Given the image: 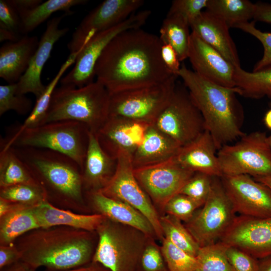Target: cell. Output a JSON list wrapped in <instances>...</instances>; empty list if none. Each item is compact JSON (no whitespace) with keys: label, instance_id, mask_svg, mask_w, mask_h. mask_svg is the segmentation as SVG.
Here are the masks:
<instances>
[{"label":"cell","instance_id":"30","mask_svg":"<svg viewBox=\"0 0 271 271\" xmlns=\"http://www.w3.org/2000/svg\"><path fill=\"white\" fill-rule=\"evenodd\" d=\"M189 28V23L181 17L167 14L160 30L162 43L173 47L180 62L188 57L191 34Z\"/></svg>","mask_w":271,"mask_h":271},{"label":"cell","instance_id":"41","mask_svg":"<svg viewBox=\"0 0 271 271\" xmlns=\"http://www.w3.org/2000/svg\"><path fill=\"white\" fill-rule=\"evenodd\" d=\"M201 206L200 203L189 197L179 193L169 200L164 209L168 215L188 222L194 216L195 210Z\"/></svg>","mask_w":271,"mask_h":271},{"label":"cell","instance_id":"5","mask_svg":"<svg viewBox=\"0 0 271 271\" xmlns=\"http://www.w3.org/2000/svg\"><path fill=\"white\" fill-rule=\"evenodd\" d=\"M110 94L97 81L81 87L60 86L52 94L41 124L70 120L85 124L96 133L109 116Z\"/></svg>","mask_w":271,"mask_h":271},{"label":"cell","instance_id":"19","mask_svg":"<svg viewBox=\"0 0 271 271\" xmlns=\"http://www.w3.org/2000/svg\"><path fill=\"white\" fill-rule=\"evenodd\" d=\"M66 14L49 20L45 32L39 40L38 48L33 56L25 73L17 84V92L26 95L31 93L38 99L44 92L46 86L41 80L43 67L50 57L55 44L69 31L68 28H60L62 19Z\"/></svg>","mask_w":271,"mask_h":271},{"label":"cell","instance_id":"3","mask_svg":"<svg viewBox=\"0 0 271 271\" xmlns=\"http://www.w3.org/2000/svg\"><path fill=\"white\" fill-rule=\"evenodd\" d=\"M13 148L43 189L49 203L60 208L88 214L82 169L76 161L50 150Z\"/></svg>","mask_w":271,"mask_h":271},{"label":"cell","instance_id":"52","mask_svg":"<svg viewBox=\"0 0 271 271\" xmlns=\"http://www.w3.org/2000/svg\"><path fill=\"white\" fill-rule=\"evenodd\" d=\"M24 36L9 31L4 28H0V42L5 41L8 42H16L20 40Z\"/></svg>","mask_w":271,"mask_h":271},{"label":"cell","instance_id":"24","mask_svg":"<svg viewBox=\"0 0 271 271\" xmlns=\"http://www.w3.org/2000/svg\"><path fill=\"white\" fill-rule=\"evenodd\" d=\"M194 33L218 51L235 67H240L236 46L230 35L228 26L209 11H202L190 24Z\"/></svg>","mask_w":271,"mask_h":271},{"label":"cell","instance_id":"42","mask_svg":"<svg viewBox=\"0 0 271 271\" xmlns=\"http://www.w3.org/2000/svg\"><path fill=\"white\" fill-rule=\"evenodd\" d=\"M236 28L250 34L258 40L263 48L262 58L254 65L252 72L261 71L271 67V32H264L257 29L255 23L245 22L238 24Z\"/></svg>","mask_w":271,"mask_h":271},{"label":"cell","instance_id":"54","mask_svg":"<svg viewBox=\"0 0 271 271\" xmlns=\"http://www.w3.org/2000/svg\"><path fill=\"white\" fill-rule=\"evenodd\" d=\"M257 271H271V255L259 259Z\"/></svg>","mask_w":271,"mask_h":271},{"label":"cell","instance_id":"23","mask_svg":"<svg viewBox=\"0 0 271 271\" xmlns=\"http://www.w3.org/2000/svg\"><path fill=\"white\" fill-rule=\"evenodd\" d=\"M117 159L102 149L96 133L90 131L86 156L82 168V180L85 193L103 189L113 176Z\"/></svg>","mask_w":271,"mask_h":271},{"label":"cell","instance_id":"29","mask_svg":"<svg viewBox=\"0 0 271 271\" xmlns=\"http://www.w3.org/2000/svg\"><path fill=\"white\" fill-rule=\"evenodd\" d=\"M255 9V3L248 0H208L206 10L235 28L253 19Z\"/></svg>","mask_w":271,"mask_h":271},{"label":"cell","instance_id":"22","mask_svg":"<svg viewBox=\"0 0 271 271\" xmlns=\"http://www.w3.org/2000/svg\"><path fill=\"white\" fill-rule=\"evenodd\" d=\"M217 150L211 134L205 130L195 140L182 147L174 159L183 168L194 173L221 177L223 175Z\"/></svg>","mask_w":271,"mask_h":271},{"label":"cell","instance_id":"6","mask_svg":"<svg viewBox=\"0 0 271 271\" xmlns=\"http://www.w3.org/2000/svg\"><path fill=\"white\" fill-rule=\"evenodd\" d=\"M80 122L62 120L46 123L15 133L1 142V148L27 147L55 151L83 166L90 132Z\"/></svg>","mask_w":271,"mask_h":271},{"label":"cell","instance_id":"55","mask_svg":"<svg viewBox=\"0 0 271 271\" xmlns=\"http://www.w3.org/2000/svg\"><path fill=\"white\" fill-rule=\"evenodd\" d=\"M254 179L265 185L271 190V174L263 177H255Z\"/></svg>","mask_w":271,"mask_h":271},{"label":"cell","instance_id":"57","mask_svg":"<svg viewBox=\"0 0 271 271\" xmlns=\"http://www.w3.org/2000/svg\"><path fill=\"white\" fill-rule=\"evenodd\" d=\"M268 141L271 149V135L268 137Z\"/></svg>","mask_w":271,"mask_h":271},{"label":"cell","instance_id":"37","mask_svg":"<svg viewBox=\"0 0 271 271\" xmlns=\"http://www.w3.org/2000/svg\"><path fill=\"white\" fill-rule=\"evenodd\" d=\"M196 258L195 271H233L220 242L200 247Z\"/></svg>","mask_w":271,"mask_h":271},{"label":"cell","instance_id":"28","mask_svg":"<svg viewBox=\"0 0 271 271\" xmlns=\"http://www.w3.org/2000/svg\"><path fill=\"white\" fill-rule=\"evenodd\" d=\"M34 207L22 204L0 217V245L14 244L22 235L40 227Z\"/></svg>","mask_w":271,"mask_h":271},{"label":"cell","instance_id":"20","mask_svg":"<svg viewBox=\"0 0 271 271\" xmlns=\"http://www.w3.org/2000/svg\"><path fill=\"white\" fill-rule=\"evenodd\" d=\"M188 58L193 71L202 77L225 87H235L236 67L193 32L190 34Z\"/></svg>","mask_w":271,"mask_h":271},{"label":"cell","instance_id":"17","mask_svg":"<svg viewBox=\"0 0 271 271\" xmlns=\"http://www.w3.org/2000/svg\"><path fill=\"white\" fill-rule=\"evenodd\" d=\"M260 259L271 255V217H235L219 241Z\"/></svg>","mask_w":271,"mask_h":271},{"label":"cell","instance_id":"48","mask_svg":"<svg viewBox=\"0 0 271 271\" xmlns=\"http://www.w3.org/2000/svg\"><path fill=\"white\" fill-rule=\"evenodd\" d=\"M21 255L15 244L0 245V269L21 260Z\"/></svg>","mask_w":271,"mask_h":271},{"label":"cell","instance_id":"12","mask_svg":"<svg viewBox=\"0 0 271 271\" xmlns=\"http://www.w3.org/2000/svg\"><path fill=\"white\" fill-rule=\"evenodd\" d=\"M151 14L149 10L133 14L122 23L92 37L79 50L74 66L61 79V85L79 88L94 82L96 63L106 46L121 32L140 28Z\"/></svg>","mask_w":271,"mask_h":271},{"label":"cell","instance_id":"36","mask_svg":"<svg viewBox=\"0 0 271 271\" xmlns=\"http://www.w3.org/2000/svg\"><path fill=\"white\" fill-rule=\"evenodd\" d=\"M0 198L31 206L47 201L43 189L38 184H20L0 187Z\"/></svg>","mask_w":271,"mask_h":271},{"label":"cell","instance_id":"13","mask_svg":"<svg viewBox=\"0 0 271 271\" xmlns=\"http://www.w3.org/2000/svg\"><path fill=\"white\" fill-rule=\"evenodd\" d=\"M115 173L101 191L105 195L126 203L144 215L152 224L159 238H164L160 217L151 200L142 188L134 174L131 156L121 153L117 157Z\"/></svg>","mask_w":271,"mask_h":271},{"label":"cell","instance_id":"45","mask_svg":"<svg viewBox=\"0 0 271 271\" xmlns=\"http://www.w3.org/2000/svg\"><path fill=\"white\" fill-rule=\"evenodd\" d=\"M207 3L208 0H175L167 14L179 16L190 25L206 8Z\"/></svg>","mask_w":271,"mask_h":271},{"label":"cell","instance_id":"43","mask_svg":"<svg viewBox=\"0 0 271 271\" xmlns=\"http://www.w3.org/2000/svg\"><path fill=\"white\" fill-rule=\"evenodd\" d=\"M136 271H169L161 249L151 242L142 251Z\"/></svg>","mask_w":271,"mask_h":271},{"label":"cell","instance_id":"31","mask_svg":"<svg viewBox=\"0 0 271 271\" xmlns=\"http://www.w3.org/2000/svg\"><path fill=\"white\" fill-rule=\"evenodd\" d=\"M85 0H48L42 2L32 10L20 16V32L23 36L28 35L46 21L53 13L63 11L71 15L72 7L86 4Z\"/></svg>","mask_w":271,"mask_h":271},{"label":"cell","instance_id":"7","mask_svg":"<svg viewBox=\"0 0 271 271\" xmlns=\"http://www.w3.org/2000/svg\"><path fill=\"white\" fill-rule=\"evenodd\" d=\"M122 225L105 218L96 230L98 240L92 261L110 271H136L143 241Z\"/></svg>","mask_w":271,"mask_h":271},{"label":"cell","instance_id":"46","mask_svg":"<svg viewBox=\"0 0 271 271\" xmlns=\"http://www.w3.org/2000/svg\"><path fill=\"white\" fill-rule=\"evenodd\" d=\"M21 23L20 16L8 0H1L0 28L22 35Z\"/></svg>","mask_w":271,"mask_h":271},{"label":"cell","instance_id":"26","mask_svg":"<svg viewBox=\"0 0 271 271\" xmlns=\"http://www.w3.org/2000/svg\"><path fill=\"white\" fill-rule=\"evenodd\" d=\"M181 147L153 124L131 157L134 169L161 164L174 158Z\"/></svg>","mask_w":271,"mask_h":271},{"label":"cell","instance_id":"18","mask_svg":"<svg viewBox=\"0 0 271 271\" xmlns=\"http://www.w3.org/2000/svg\"><path fill=\"white\" fill-rule=\"evenodd\" d=\"M151 124L119 116H109L96 133L104 151L116 159L118 155L131 157L142 143Z\"/></svg>","mask_w":271,"mask_h":271},{"label":"cell","instance_id":"51","mask_svg":"<svg viewBox=\"0 0 271 271\" xmlns=\"http://www.w3.org/2000/svg\"><path fill=\"white\" fill-rule=\"evenodd\" d=\"M45 271H51L46 269ZM63 271H110L101 264L93 261L85 265Z\"/></svg>","mask_w":271,"mask_h":271},{"label":"cell","instance_id":"47","mask_svg":"<svg viewBox=\"0 0 271 271\" xmlns=\"http://www.w3.org/2000/svg\"><path fill=\"white\" fill-rule=\"evenodd\" d=\"M161 53L162 60L166 68L172 74L179 77L181 65L175 49L169 44L162 43Z\"/></svg>","mask_w":271,"mask_h":271},{"label":"cell","instance_id":"35","mask_svg":"<svg viewBox=\"0 0 271 271\" xmlns=\"http://www.w3.org/2000/svg\"><path fill=\"white\" fill-rule=\"evenodd\" d=\"M160 223L165 238L188 253L196 256L200 246L180 220L168 214L160 217Z\"/></svg>","mask_w":271,"mask_h":271},{"label":"cell","instance_id":"8","mask_svg":"<svg viewBox=\"0 0 271 271\" xmlns=\"http://www.w3.org/2000/svg\"><path fill=\"white\" fill-rule=\"evenodd\" d=\"M218 150L223 176L255 178L271 174V149L264 132L245 134L236 143L225 145Z\"/></svg>","mask_w":271,"mask_h":271},{"label":"cell","instance_id":"49","mask_svg":"<svg viewBox=\"0 0 271 271\" xmlns=\"http://www.w3.org/2000/svg\"><path fill=\"white\" fill-rule=\"evenodd\" d=\"M255 9L253 17L255 21L271 24V4L264 2L255 3Z\"/></svg>","mask_w":271,"mask_h":271},{"label":"cell","instance_id":"56","mask_svg":"<svg viewBox=\"0 0 271 271\" xmlns=\"http://www.w3.org/2000/svg\"><path fill=\"white\" fill-rule=\"evenodd\" d=\"M263 120L265 125L271 129V108L265 113Z\"/></svg>","mask_w":271,"mask_h":271},{"label":"cell","instance_id":"25","mask_svg":"<svg viewBox=\"0 0 271 271\" xmlns=\"http://www.w3.org/2000/svg\"><path fill=\"white\" fill-rule=\"evenodd\" d=\"M39 41L36 36H24L7 42L0 49V77L8 84L17 83L27 70Z\"/></svg>","mask_w":271,"mask_h":271},{"label":"cell","instance_id":"11","mask_svg":"<svg viewBox=\"0 0 271 271\" xmlns=\"http://www.w3.org/2000/svg\"><path fill=\"white\" fill-rule=\"evenodd\" d=\"M218 178L213 177L207 199L186 225L200 247L217 243L236 217L232 205Z\"/></svg>","mask_w":271,"mask_h":271},{"label":"cell","instance_id":"33","mask_svg":"<svg viewBox=\"0 0 271 271\" xmlns=\"http://www.w3.org/2000/svg\"><path fill=\"white\" fill-rule=\"evenodd\" d=\"M20 184H38L13 147L1 148L0 187Z\"/></svg>","mask_w":271,"mask_h":271},{"label":"cell","instance_id":"40","mask_svg":"<svg viewBox=\"0 0 271 271\" xmlns=\"http://www.w3.org/2000/svg\"><path fill=\"white\" fill-rule=\"evenodd\" d=\"M213 177L203 173L195 172L179 193L189 197L203 206L210 193Z\"/></svg>","mask_w":271,"mask_h":271},{"label":"cell","instance_id":"34","mask_svg":"<svg viewBox=\"0 0 271 271\" xmlns=\"http://www.w3.org/2000/svg\"><path fill=\"white\" fill-rule=\"evenodd\" d=\"M78 52L71 54L60 68L58 73L46 86L43 94L36 99V102L29 115L23 123L19 126L13 132L19 133L25 129L33 128L39 125L44 119L49 107L52 94L56 88L58 82L67 69L75 63Z\"/></svg>","mask_w":271,"mask_h":271},{"label":"cell","instance_id":"53","mask_svg":"<svg viewBox=\"0 0 271 271\" xmlns=\"http://www.w3.org/2000/svg\"><path fill=\"white\" fill-rule=\"evenodd\" d=\"M36 269L25 263L20 260L13 264L5 267L1 271H36Z\"/></svg>","mask_w":271,"mask_h":271},{"label":"cell","instance_id":"39","mask_svg":"<svg viewBox=\"0 0 271 271\" xmlns=\"http://www.w3.org/2000/svg\"><path fill=\"white\" fill-rule=\"evenodd\" d=\"M162 241L161 249L169 271H195L196 256L177 247L165 237Z\"/></svg>","mask_w":271,"mask_h":271},{"label":"cell","instance_id":"27","mask_svg":"<svg viewBox=\"0 0 271 271\" xmlns=\"http://www.w3.org/2000/svg\"><path fill=\"white\" fill-rule=\"evenodd\" d=\"M40 227L68 226L95 232L106 218L99 213L82 214L57 207L45 201L34 207Z\"/></svg>","mask_w":271,"mask_h":271},{"label":"cell","instance_id":"21","mask_svg":"<svg viewBox=\"0 0 271 271\" xmlns=\"http://www.w3.org/2000/svg\"><path fill=\"white\" fill-rule=\"evenodd\" d=\"M87 205L96 212L115 222L131 227L146 236L155 233L147 218L126 203L109 197L100 191L85 193Z\"/></svg>","mask_w":271,"mask_h":271},{"label":"cell","instance_id":"15","mask_svg":"<svg viewBox=\"0 0 271 271\" xmlns=\"http://www.w3.org/2000/svg\"><path fill=\"white\" fill-rule=\"evenodd\" d=\"M134 174L151 200L164 208L194 172L183 168L173 158L161 164L134 169Z\"/></svg>","mask_w":271,"mask_h":271},{"label":"cell","instance_id":"4","mask_svg":"<svg viewBox=\"0 0 271 271\" xmlns=\"http://www.w3.org/2000/svg\"><path fill=\"white\" fill-rule=\"evenodd\" d=\"M179 77L203 117L206 130L217 150L245 133L241 129L242 107L237 100L236 87L227 88L211 82L181 65Z\"/></svg>","mask_w":271,"mask_h":271},{"label":"cell","instance_id":"10","mask_svg":"<svg viewBox=\"0 0 271 271\" xmlns=\"http://www.w3.org/2000/svg\"><path fill=\"white\" fill-rule=\"evenodd\" d=\"M152 124L181 147L206 130L202 115L187 89L177 85L169 102Z\"/></svg>","mask_w":271,"mask_h":271},{"label":"cell","instance_id":"44","mask_svg":"<svg viewBox=\"0 0 271 271\" xmlns=\"http://www.w3.org/2000/svg\"><path fill=\"white\" fill-rule=\"evenodd\" d=\"M224 245L226 258L233 271H257L259 259L239 248Z\"/></svg>","mask_w":271,"mask_h":271},{"label":"cell","instance_id":"38","mask_svg":"<svg viewBox=\"0 0 271 271\" xmlns=\"http://www.w3.org/2000/svg\"><path fill=\"white\" fill-rule=\"evenodd\" d=\"M17 91V83L0 85V116L10 110L21 115H25L32 111L31 100Z\"/></svg>","mask_w":271,"mask_h":271},{"label":"cell","instance_id":"16","mask_svg":"<svg viewBox=\"0 0 271 271\" xmlns=\"http://www.w3.org/2000/svg\"><path fill=\"white\" fill-rule=\"evenodd\" d=\"M221 182L235 212L271 217V190L247 175L222 176Z\"/></svg>","mask_w":271,"mask_h":271},{"label":"cell","instance_id":"50","mask_svg":"<svg viewBox=\"0 0 271 271\" xmlns=\"http://www.w3.org/2000/svg\"><path fill=\"white\" fill-rule=\"evenodd\" d=\"M8 1L16 10L20 17L43 2L42 0H8Z\"/></svg>","mask_w":271,"mask_h":271},{"label":"cell","instance_id":"1","mask_svg":"<svg viewBox=\"0 0 271 271\" xmlns=\"http://www.w3.org/2000/svg\"><path fill=\"white\" fill-rule=\"evenodd\" d=\"M162 45L159 37L140 28L121 32L99 57L95 68L96 81L110 94L166 81L174 75L162 60Z\"/></svg>","mask_w":271,"mask_h":271},{"label":"cell","instance_id":"2","mask_svg":"<svg viewBox=\"0 0 271 271\" xmlns=\"http://www.w3.org/2000/svg\"><path fill=\"white\" fill-rule=\"evenodd\" d=\"M97 240L96 231L57 226L30 231L14 244L21 260L35 269L63 271L91 262Z\"/></svg>","mask_w":271,"mask_h":271},{"label":"cell","instance_id":"32","mask_svg":"<svg viewBox=\"0 0 271 271\" xmlns=\"http://www.w3.org/2000/svg\"><path fill=\"white\" fill-rule=\"evenodd\" d=\"M234 78L238 94L254 99L267 96L271 100V67L250 72L237 67Z\"/></svg>","mask_w":271,"mask_h":271},{"label":"cell","instance_id":"9","mask_svg":"<svg viewBox=\"0 0 271 271\" xmlns=\"http://www.w3.org/2000/svg\"><path fill=\"white\" fill-rule=\"evenodd\" d=\"M178 77L173 75L161 83L110 94L109 116L152 124L171 97Z\"/></svg>","mask_w":271,"mask_h":271},{"label":"cell","instance_id":"14","mask_svg":"<svg viewBox=\"0 0 271 271\" xmlns=\"http://www.w3.org/2000/svg\"><path fill=\"white\" fill-rule=\"evenodd\" d=\"M142 0H105L81 21L67 44L74 54L98 33L108 30L129 18L144 4Z\"/></svg>","mask_w":271,"mask_h":271},{"label":"cell","instance_id":"58","mask_svg":"<svg viewBox=\"0 0 271 271\" xmlns=\"http://www.w3.org/2000/svg\"><path fill=\"white\" fill-rule=\"evenodd\" d=\"M270 107H271V100H270Z\"/></svg>","mask_w":271,"mask_h":271}]
</instances>
